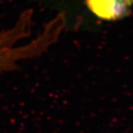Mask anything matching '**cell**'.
<instances>
[{
  "instance_id": "obj_1",
  "label": "cell",
  "mask_w": 133,
  "mask_h": 133,
  "mask_svg": "<svg viewBox=\"0 0 133 133\" xmlns=\"http://www.w3.org/2000/svg\"><path fill=\"white\" fill-rule=\"evenodd\" d=\"M31 31L24 21L18 19L7 29L0 31V75L17 70L21 63L41 55V46L30 37Z\"/></svg>"
},
{
  "instance_id": "obj_2",
  "label": "cell",
  "mask_w": 133,
  "mask_h": 133,
  "mask_svg": "<svg viewBox=\"0 0 133 133\" xmlns=\"http://www.w3.org/2000/svg\"><path fill=\"white\" fill-rule=\"evenodd\" d=\"M117 0H87L90 9L98 17L103 19H116L120 10L116 6Z\"/></svg>"
}]
</instances>
